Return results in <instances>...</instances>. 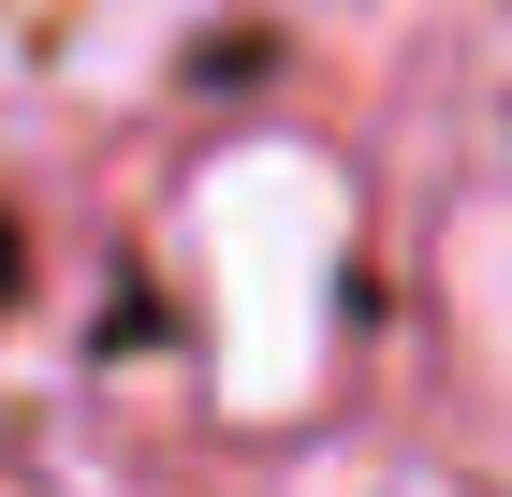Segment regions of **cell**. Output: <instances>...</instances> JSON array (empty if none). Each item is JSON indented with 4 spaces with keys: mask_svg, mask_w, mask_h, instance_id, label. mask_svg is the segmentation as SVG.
I'll return each instance as SVG.
<instances>
[{
    "mask_svg": "<svg viewBox=\"0 0 512 497\" xmlns=\"http://www.w3.org/2000/svg\"><path fill=\"white\" fill-rule=\"evenodd\" d=\"M176 278L205 322V395L235 424H293L337 381V307H352V176L308 132H235L176 191Z\"/></svg>",
    "mask_w": 512,
    "mask_h": 497,
    "instance_id": "1",
    "label": "cell"
},
{
    "mask_svg": "<svg viewBox=\"0 0 512 497\" xmlns=\"http://www.w3.org/2000/svg\"><path fill=\"white\" fill-rule=\"evenodd\" d=\"M205 30V0H0V59L44 117H118L176 74V44Z\"/></svg>",
    "mask_w": 512,
    "mask_h": 497,
    "instance_id": "2",
    "label": "cell"
},
{
    "mask_svg": "<svg viewBox=\"0 0 512 497\" xmlns=\"http://www.w3.org/2000/svg\"><path fill=\"white\" fill-rule=\"evenodd\" d=\"M439 322H454L469 395L512 424V161H483L469 191L439 205Z\"/></svg>",
    "mask_w": 512,
    "mask_h": 497,
    "instance_id": "3",
    "label": "cell"
},
{
    "mask_svg": "<svg viewBox=\"0 0 512 497\" xmlns=\"http://www.w3.org/2000/svg\"><path fill=\"white\" fill-rule=\"evenodd\" d=\"M0 497H15V483H0Z\"/></svg>",
    "mask_w": 512,
    "mask_h": 497,
    "instance_id": "4",
    "label": "cell"
}]
</instances>
